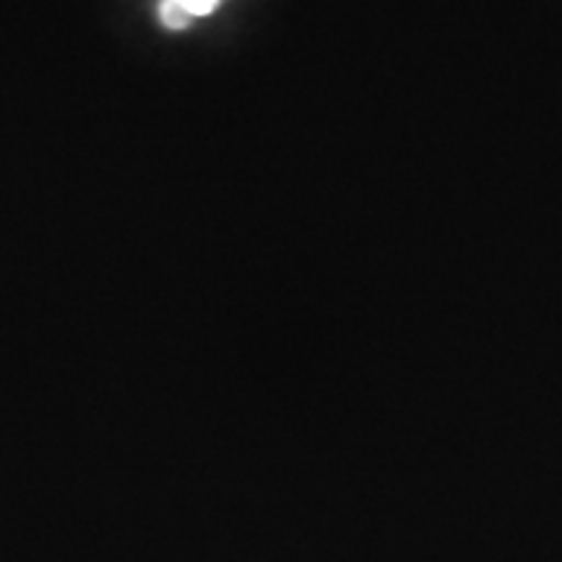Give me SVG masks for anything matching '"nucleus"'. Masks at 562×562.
<instances>
[{
    "mask_svg": "<svg viewBox=\"0 0 562 562\" xmlns=\"http://www.w3.org/2000/svg\"><path fill=\"white\" fill-rule=\"evenodd\" d=\"M188 19H191V11H188L186 0H167V3L161 5V21H165L167 26H172V30L188 26Z\"/></svg>",
    "mask_w": 562,
    "mask_h": 562,
    "instance_id": "f257e3e1",
    "label": "nucleus"
},
{
    "mask_svg": "<svg viewBox=\"0 0 562 562\" xmlns=\"http://www.w3.org/2000/svg\"><path fill=\"white\" fill-rule=\"evenodd\" d=\"M188 11H191V16H206V13L214 11L216 0H186Z\"/></svg>",
    "mask_w": 562,
    "mask_h": 562,
    "instance_id": "f03ea898",
    "label": "nucleus"
}]
</instances>
